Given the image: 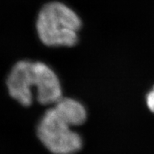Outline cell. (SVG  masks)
<instances>
[{"label":"cell","mask_w":154,"mask_h":154,"mask_svg":"<svg viewBox=\"0 0 154 154\" xmlns=\"http://www.w3.org/2000/svg\"><path fill=\"white\" fill-rule=\"evenodd\" d=\"M10 95L23 106L32 103V88L37 90V101L47 106L62 97L61 84L54 72L40 61H20L16 63L6 80Z\"/></svg>","instance_id":"6da1fadb"},{"label":"cell","mask_w":154,"mask_h":154,"mask_svg":"<svg viewBox=\"0 0 154 154\" xmlns=\"http://www.w3.org/2000/svg\"><path fill=\"white\" fill-rule=\"evenodd\" d=\"M81 20L72 10L59 2H49L41 9L36 21L38 37L50 47H72L78 40Z\"/></svg>","instance_id":"7a4b0ae2"},{"label":"cell","mask_w":154,"mask_h":154,"mask_svg":"<svg viewBox=\"0 0 154 154\" xmlns=\"http://www.w3.org/2000/svg\"><path fill=\"white\" fill-rule=\"evenodd\" d=\"M38 139L54 154H72L82 147V139L76 132L70 129L54 108L47 110L37 128Z\"/></svg>","instance_id":"3957f363"},{"label":"cell","mask_w":154,"mask_h":154,"mask_svg":"<svg viewBox=\"0 0 154 154\" xmlns=\"http://www.w3.org/2000/svg\"><path fill=\"white\" fill-rule=\"evenodd\" d=\"M56 111L70 126L83 124L87 118V112L81 104L68 97H61L54 106Z\"/></svg>","instance_id":"277c9868"},{"label":"cell","mask_w":154,"mask_h":154,"mask_svg":"<svg viewBox=\"0 0 154 154\" xmlns=\"http://www.w3.org/2000/svg\"><path fill=\"white\" fill-rule=\"evenodd\" d=\"M146 101H147V106H148L149 109L154 112V87L153 89L148 94L147 97H146Z\"/></svg>","instance_id":"5b68a950"}]
</instances>
